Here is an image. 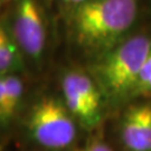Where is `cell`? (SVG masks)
Returning <instances> with one entry per match:
<instances>
[{
    "label": "cell",
    "instance_id": "6da1fadb",
    "mask_svg": "<svg viewBox=\"0 0 151 151\" xmlns=\"http://www.w3.org/2000/svg\"><path fill=\"white\" fill-rule=\"evenodd\" d=\"M137 14V0H87L75 6L72 29L81 46L108 52L132 27Z\"/></svg>",
    "mask_w": 151,
    "mask_h": 151
},
{
    "label": "cell",
    "instance_id": "7a4b0ae2",
    "mask_svg": "<svg viewBox=\"0 0 151 151\" xmlns=\"http://www.w3.org/2000/svg\"><path fill=\"white\" fill-rule=\"evenodd\" d=\"M151 50V38L133 36L109 49L95 67L100 88L112 100L132 96L141 68Z\"/></svg>",
    "mask_w": 151,
    "mask_h": 151
},
{
    "label": "cell",
    "instance_id": "3957f363",
    "mask_svg": "<svg viewBox=\"0 0 151 151\" xmlns=\"http://www.w3.org/2000/svg\"><path fill=\"white\" fill-rule=\"evenodd\" d=\"M28 129L38 145L48 149H64L75 139L76 127L65 103L53 97L38 101L28 118Z\"/></svg>",
    "mask_w": 151,
    "mask_h": 151
},
{
    "label": "cell",
    "instance_id": "277c9868",
    "mask_svg": "<svg viewBox=\"0 0 151 151\" xmlns=\"http://www.w3.org/2000/svg\"><path fill=\"white\" fill-rule=\"evenodd\" d=\"M66 108L84 127H95L102 114V91L91 77L82 72H67L62 80Z\"/></svg>",
    "mask_w": 151,
    "mask_h": 151
},
{
    "label": "cell",
    "instance_id": "5b68a950",
    "mask_svg": "<svg viewBox=\"0 0 151 151\" xmlns=\"http://www.w3.org/2000/svg\"><path fill=\"white\" fill-rule=\"evenodd\" d=\"M14 37L20 50L32 58L43 54L46 29L36 0H19L14 20Z\"/></svg>",
    "mask_w": 151,
    "mask_h": 151
},
{
    "label": "cell",
    "instance_id": "8992f818",
    "mask_svg": "<svg viewBox=\"0 0 151 151\" xmlns=\"http://www.w3.org/2000/svg\"><path fill=\"white\" fill-rule=\"evenodd\" d=\"M120 135L129 151H151V103L130 106L121 122Z\"/></svg>",
    "mask_w": 151,
    "mask_h": 151
},
{
    "label": "cell",
    "instance_id": "52a82bcc",
    "mask_svg": "<svg viewBox=\"0 0 151 151\" xmlns=\"http://www.w3.org/2000/svg\"><path fill=\"white\" fill-rule=\"evenodd\" d=\"M20 48L0 26V73L16 70L22 67Z\"/></svg>",
    "mask_w": 151,
    "mask_h": 151
},
{
    "label": "cell",
    "instance_id": "ba28073f",
    "mask_svg": "<svg viewBox=\"0 0 151 151\" xmlns=\"http://www.w3.org/2000/svg\"><path fill=\"white\" fill-rule=\"evenodd\" d=\"M2 80L5 86L7 114L8 118L10 119L20 102L22 94V83L20 78L15 75H5L2 76Z\"/></svg>",
    "mask_w": 151,
    "mask_h": 151
},
{
    "label": "cell",
    "instance_id": "9c48e42d",
    "mask_svg": "<svg viewBox=\"0 0 151 151\" xmlns=\"http://www.w3.org/2000/svg\"><path fill=\"white\" fill-rule=\"evenodd\" d=\"M151 95V50L147 56L143 66L141 68L139 80L137 82L132 97Z\"/></svg>",
    "mask_w": 151,
    "mask_h": 151
},
{
    "label": "cell",
    "instance_id": "30bf717a",
    "mask_svg": "<svg viewBox=\"0 0 151 151\" xmlns=\"http://www.w3.org/2000/svg\"><path fill=\"white\" fill-rule=\"evenodd\" d=\"M76 151H113V150L105 142H103L101 140H97V139H94V140L85 143L81 148H78Z\"/></svg>",
    "mask_w": 151,
    "mask_h": 151
},
{
    "label": "cell",
    "instance_id": "8fae6325",
    "mask_svg": "<svg viewBox=\"0 0 151 151\" xmlns=\"http://www.w3.org/2000/svg\"><path fill=\"white\" fill-rule=\"evenodd\" d=\"M9 120L7 114V106H6V96H5V86L2 76H0V121L7 122Z\"/></svg>",
    "mask_w": 151,
    "mask_h": 151
},
{
    "label": "cell",
    "instance_id": "7c38bea8",
    "mask_svg": "<svg viewBox=\"0 0 151 151\" xmlns=\"http://www.w3.org/2000/svg\"><path fill=\"white\" fill-rule=\"evenodd\" d=\"M62 1H64L65 4H67V5H70V6H78L83 4V2H85L87 0H62Z\"/></svg>",
    "mask_w": 151,
    "mask_h": 151
}]
</instances>
